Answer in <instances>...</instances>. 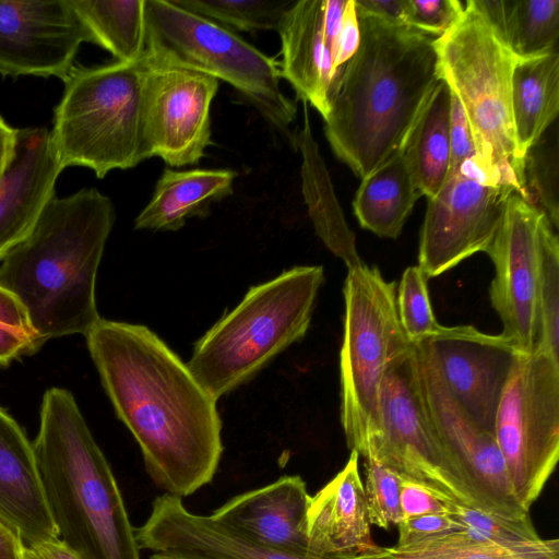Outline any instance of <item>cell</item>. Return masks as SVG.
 Here are the masks:
<instances>
[{
    "instance_id": "f6af8a7d",
    "label": "cell",
    "mask_w": 559,
    "mask_h": 559,
    "mask_svg": "<svg viewBox=\"0 0 559 559\" xmlns=\"http://www.w3.org/2000/svg\"><path fill=\"white\" fill-rule=\"evenodd\" d=\"M24 550L20 533L0 518V559H25Z\"/></svg>"
},
{
    "instance_id": "4fadbf2b",
    "label": "cell",
    "mask_w": 559,
    "mask_h": 559,
    "mask_svg": "<svg viewBox=\"0 0 559 559\" xmlns=\"http://www.w3.org/2000/svg\"><path fill=\"white\" fill-rule=\"evenodd\" d=\"M417 360L429 416L467 504L503 519H528L530 512L514 495L493 433L473 420L435 372L418 356Z\"/></svg>"
},
{
    "instance_id": "e0dca14e",
    "label": "cell",
    "mask_w": 559,
    "mask_h": 559,
    "mask_svg": "<svg viewBox=\"0 0 559 559\" xmlns=\"http://www.w3.org/2000/svg\"><path fill=\"white\" fill-rule=\"evenodd\" d=\"M87 41L70 0H0V75L62 81Z\"/></svg>"
},
{
    "instance_id": "5bb4252c",
    "label": "cell",
    "mask_w": 559,
    "mask_h": 559,
    "mask_svg": "<svg viewBox=\"0 0 559 559\" xmlns=\"http://www.w3.org/2000/svg\"><path fill=\"white\" fill-rule=\"evenodd\" d=\"M413 345L467 415L493 433L501 395L522 354L514 343L472 325H440Z\"/></svg>"
},
{
    "instance_id": "2e32d148",
    "label": "cell",
    "mask_w": 559,
    "mask_h": 559,
    "mask_svg": "<svg viewBox=\"0 0 559 559\" xmlns=\"http://www.w3.org/2000/svg\"><path fill=\"white\" fill-rule=\"evenodd\" d=\"M546 217L536 205L512 193L486 250L495 265L489 296L503 325L501 334L522 354L533 353L537 341L536 290L540 229Z\"/></svg>"
},
{
    "instance_id": "5b68a950",
    "label": "cell",
    "mask_w": 559,
    "mask_h": 559,
    "mask_svg": "<svg viewBox=\"0 0 559 559\" xmlns=\"http://www.w3.org/2000/svg\"><path fill=\"white\" fill-rule=\"evenodd\" d=\"M321 265H299L252 286L195 344L188 369L217 401L249 381L307 333Z\"/></svg>"
},
{
    "instance_id": "60d3db41",
    "label": "cell",
    "mask_w": 559,
    "mask_h": 559,
    "mask_svg": "<svg viewBox=\"0 0 559 559\" xmlns=\"http://www.w3.org/2000/svg\"><path fill=\"white\" fill-rule=\"evenodd\" d=\"M400 504L403 520L427 513H445V508L424 485L401 476Z\"/></svg>"
},
{
    "instance_id": "7402d4cb",
    "label": "cell",
    "mask_w": 559,
    "mask_h": 559,
    "mask_svg": "<svg viewBox=\"0 0 559 559\" xmlns=\"http://www.w3.org/2000/svg\"><path fill=\"white\" fill-rule=\"evenodd\" d=\"M0 518L26 546L60 539L41 487L33 444L0 406Z\"/></svg>"
},
{
    "instance_id": "d6a6232c",
    "label": "cell",
    "mask_w": 559,
    "mask_h": 559,
    "mask_svg": "<svg viewBox=\"0 0 559 559\" xmlns=\"http://www.w3.org/2000/svg\"><path fill=\"white\" fill-rule=\"evenodd\" d=\"M231 31H277L293 0H171Z\"/></svg>"
},
{
    "instance_id": "7a4b0ae2",
    "label": "cell",
    "mask_w": 559,
    "mask_h": 559,
    "mask_svg": "<svg viewBox=\"0 0 559 559\" xmlns=\"http://www.w3.org/2000/svg\"><path fill=\"white\" fill-rule=\"evenodd\" d=\"M356 13L360 43L335 73L323 120L332 151L362 179L402 148L441 78L433 37Z\"/></svg>"
},
{
    "instance_id": "ba28073f",
    "label": "cell",
    "mask_w": 559,
    "mask_h": 559,
    "mask_svg": "<svg viewBox=\"0 0 559 559\" xmlns=\"http://www.w3.org/2000/svg\"><path fill=\"white\" fill-rule=\"evenodd\" d=\"M147 66L179 67L224 81L287 134L296 104L282 91L278 63L234 31L175 4L145 0Z\"/></svg>"
},
{
    "instance_id": "cb8c5ba5",
    "label": "cell",
    "mask_w": 559,
    "mask_h": 559,
    "mask_svg": "<svg viewBox=\"0 0 559 559\" xmlns=\"http://www.w3.org/2000/svg\"><path fill=\"white\" fill-rule=\"evenodd\" d=\"M237 173L227 168L175 170L166 167L135 229L175 231L192 217H206L211 205L233 194Z\"/></svg>"
},
{
    "instance_id": "836d02e7",
    "label": "cell",
    "mask_w": 559,
    "mask_h": 559,
    "mask_svg": "<svg viewBox=\"0 0 559 559\" xmlns=\"http://www.w3.org/2000/svg\"><path fill=\"white\" fill-rule=\"evenodd\" d=\"M433 493L442 501L445 513L473 538L497 544H519L540 538L531 518L503 519L469 507L448 493L440 491Z\"/></svg>"
},
{
    "instance_id": "f35d334b",
    "label": "cell",
    "mask_w": 559,
    "mask_h": 559,
    "mask_svg": "<svg viewBox=\"0 0 559 559\" xmlns=\"http://www.w3.org/2000/svg\"><path fill=\"white\" fill-rule=\"evenodd\" d=\"M396 545H411L430 539L449 532L460 531L461 526L447 513H427L402 520L397 525Z\"/></svg>"
},
{
    "instance_id": "9a60e30c",
    "label": "cell",
    "mask_w": 559,
    "mask_h": 559,
    "mask_svg": "<svg viewBox=\"0 0 559 559\" xmlns=\"http://www.w3.org/2000/svg\"><path fill=\"white\" fill-rule=\"evenodd\" d=\"M145 68L144 132L150 158L159 157L170 168L199 164L213 145L210 110L219 81L179 67Z\"/></svg>"
},
{
    "instance_id": "603a6c76",
    "label": "cell",
    "mask_w": 559,
    "mask_h": 559,
    "mask_svg": "<svg viewBox=\"0 0 559 559\" xmlns=\"http://www.w3.org/2000/svg\"><path fill=\"white\" fill-rule=\"evenodd\" d=\"M281 37L284 78L302 102L323 117L329 111L328 94L333 81V58L324 35V0L294 1L277 29Z\"/></svg>"
},
{
    "instance_id": "4dcf8cb0",
    "label": "cell",
    "mask_w": 559,
    "mask_h": 559,
    "mask_svg": "<svg viewBox=\"0 0 559 559\" xmlns=\"http://www.w3.org/2000/svg\"><path fill=\"white\" fill-rule=\"evenodd\" d=\"M87 41L110 52L115 61L132 63L145 51V0H70Z\"/></svg>"
},
{
    "instance_id": "e575fe53",
    "label": "cell",
    "mask_w": 559,
    "mask_h": 559,
    "mask_svg": "<svg viewBox=\"0 0 559 559\" xmlns=\"http://www.w3.org/2000/svg\"><path fill=\"white\" fill-rule=\"evenodd\" d=\"M427 281V275L418 265L409 266L404 271L396 290L399 320L412 344L432 334L440 326L432 312Z\"/></svg>"
},
{
    "instance_id": "8d00e7d4",
    "label": "cell",
    "mask_w": 559,
    "mask_h": 559,
    "mask_svg": "<svg viewBox=\"0 0 559 559\" xmlns=\"http://www.w3.org/2000/svg\"><path fill=\"white\" fill-rule=\"evenodd\" d=\"M463 11L459 0H405L404 25L438 38L456 24Z\"/></svg>"
},
{
    "instance_id": "d590c367",
    "label": "cell",
    "mask_w": 559,
    "mask_h": 559,
    "mask_svg": "<svg viewBox=\"0 0 559 559\" xmlns=\"http://www.w3.org/2000/svg\"><path fill=\"white\" fill-rule=\"evenodd\" d=\"M400 488L399 474L376 462L366 461L364 490L370 525L386 530L403 520Z\"/></svg>"
},
{
    "instance_id": "7c38bea8",
    "label": "cell",
    "mask_w": 559,
    "mask_h": 559,
    "mask_svg": "<svg viewBox=\"0 0 559 559\" xmlns=\"http://www.w3.org/2000/svg\"><path fill=\"white\" fill-rule=\"evenodd\" d=\"M380 436L365 461L467 504L429 416L414 345L397 356L385 372L380 393Z\"/></svg>"
},
{
    "instance_id": "bcb514c9",
    "label": "cell",
    "mask_w": 559,
    "mask_h": 559,
    "mask_svg": "<svg viewBox=\"0 0 559 559\" xmlns=\"http://www.w3.org/2000/svg\"><path fill=\"white\" fill-rule=\"evenodd\" d=\"M16 141L17 129L9 126L0 116V180L14 157Z\"/></svg>"
},
{
    "instance_id": "1f68e13d",
    "label": "cell",
    "mask_w": 559,
    "mask_h": 559,
    "mask_svg": "<svg viewBox=\"0 0 559 559\" xmlns=\"http://www.w3.org/2000/svg\"><path fill=\"white\" fill-rule=\"evenodd\" d=\"M537 341L534 350L559 361V241L546 217L540 229L536 290Z\"/></svg>"
},
{
    "instance_id": "44dd1931",
    "label": "cell",
    "mask_w": 559,
    "mask_h": 559,
    "mask_svg": "<svg viewBox=\"0 0 559 559\" xmlns=\"http://www.w3.org/2000/svg\"><path fill=\"white\" fill-rule=\"evenodd\" d=\"M359 454L352 450L345 466L318 492L310 496L306 531L310 554L344 559L364 554L371 539Z\"/></svg>"
},
{
    "instance_id": "30bf717a",
    "label": "cell",
    "mask_w": 559,
    "mask_h": 559,
    "mask_svg": "<svg viewBox=\"0 0 559 559\" xmlns=\"http://www.w3.org/2000/svg\"><path fill=\"white\" fill-rule=\"evenodd\" d=\"M493 436L514 495L530 512L559 457V361L521 354L504 386Z\"/></svg>"
},
{
    "instance_id": "d6986e66",
    "label": "cell",
    "mask_w": 559,
    "mask_h": 559,
    "mask_svg": "<svg viewBox=\"0 0 559 559\" xmlns=\"http://www.w3.org/2000/svg\"><path fill=\"white\" fill-rule=\"evenodd\" d=\"M140 549L182 552L205 559H324L267 549L216 522L189 511L182 498L163 493L146 521L135 528Z\"/></svg>"
},
{
    "instance_id": "277c9868",
    "label": "cell",
    "mask_w": 559,
    "mask_h": 559,
    "mask_svg": "<svg viewBox=\"0 0 559 559\" xmlns=\"http://www.w3.org/2000/svg\"><path fill=\"white\" fill-rule=\"evenodd\" d=\"M32 444L60 540L82 559H141L110 465L71 392H45Z\"/></svg>"
},
{
    "instance_id": "b9f144b4",
    "label": "cell",
    "mask_w": 559,
    "mask_h": 559,
    "mask_svg": "<svg viewBox=\"0 0 559 559\" xmlns=\"http://www.w3.org/2000/svg\"><path fill=\"white\" fill-rule=\"evenodd\" d=\"M360 43V29L354 0H347L341 28L336 39L333 61V74L356 52ZM334 79V78H333Z\"/></svg>"
},
{
    "instance_id": "ab89813d",
    "label": "cell",
    "mask_w": 559,
    "mask_h": 559,
    "mask_svg": "<svg viewBox=\"0 0 559 559\" xmlns=\"http://www.w3.org/2000/svg\"><path fill=\"white\" fill-rule=\"evenodd\" d=\"M475 153L474 140L464 109L451 92L449 170L456 168L465 158Z\"/></svg>"
},
{
    "instance_id": "f546056e",
    "label": "cell",
    "mask_w": 559,
    "mask_h": 559,
    "mask_svg": "<svg viewBox=\"0 0 559 559\" xmlns=\"http://www.w3.org/2000/svg\"><path fill=\"white\" fill-rule=\"evenodd\" d=\"M519 59L557 50L559 0H475Z\"/></svg>"
},
{
    "instance_id": "484cf974",
    "label": "cell",
    "mask_w": 559,
    "mask_h": 559,
    "mask_svg": "<svg viewBox=\"0 0 559 559\" xmlns=\"http://www.w3.org/2000/svg\"><path fill=\"white\" fill-rule=\"evenodd\" d=\"M304 103V126L295 138L302 155V193L316 234L326 248L341 258L348 270L362 262L355 245L354 233L349 229L333 190L331 178L313 139L308 114Z\"/></svg>"
},
{
    "instance_id": "d4e9b609",
    "label": "cell",
    "mask_w": 559,
    "mask_h": 559,
    "mask_svg": "<svg viewBox=\"0 0 559 559\" xmlns=\"http://www.w3.org/2000/svg\"><path fill=\"white\" fill-rule=\"evenodd\" d=\"M511 111L518 152L525 160L558 116V50L518 60L512 73Z\"/></svg>"
},
{
    "instance_id": "6da1fadb",
    "label": "cell",
    "mask_w": 559,
    "mask_h": 559,
    "mask_svg": "<svg viewBox=\"0 0 559 559\" xmlns=\"http://www.w3.org/2000/svg\"><path fill=\"white\" fill-rule=\"evenodd\" d=\"M85 336L156 486L182 498L211 483L223 453L222 421L216 401L187 364L144 325L100 318Z\"/></svg>"
},
{
    "instance_id": "83f0119b",
    "label": "cell",
    "mask_w": 559,
    "mask_h": 559,
    "mask_svg": "<svg viewBox=\"0 0 559 559\" xmlns=\"http://www.w3.org/2000/svg\"><path fill=\"white\" fill-rule=\"evenodd\" d=\"M420 197L400 150L361 179L353 209L362 228L394 239Z\"/></svg>"
},
{
    "instance_id": "8fae6325",
    "label": "cell",
    "mask_w": 559,
    "mask_h": 559,
    "mask_svg": "<svg viewBox=\"0 0 559 559\" xmlns=\"http://www.w3.org/2000/svg\"><path fill=\"white\" fill-rule=\"evenodd\" d=\"M516 187L476 153L449 170L439 191L427 199L418 266L428 278L486 252Z\"/></svg>"
},
{
    "instance_id": "9c48e42d",
    "label": "cell",
    "mask_w": 559,
    "mask_h": 559,
    "mask_svg": "<svg viewBox=\"0 0 559 559\" xmlns=\"http://www.w3.org/2000/svg\"><path fill=\"white\" fill-rule=\"evenodd\" d=\"M343 293L341 423L348 448L367 460L380 436L383 378L413 344L399 320L395 283L384 280L378 267L361 263L348 270Z\"/></svg>"
},
{
    "instance_id": "8992f818",
    "label": "cell",
    "mask_w": 559,
    "mask_h": 559,
    "mask_svg": "<svg viewBox=\"0 0 559 559\" xmlns=\"http://www.w3.org/2000/svg\"><path fill=\"white\" fill-rule=\"evenodd\" d=\"M143 60L73 67L55 108L51 141L62 169L90 168L97 178L150 158L144 132Z\"/></svg>"
},
{
    "instance_id": "ee69618b",
    "label": "cell",
    "mask_w": 559,
    "mask_h": 559,
    "mask_svg": "<svg viewBox=\"0 0 559 559\" xmlns=\"http://www.w3.org/2000/svg\"><path fill=\"white\" fill-rule=\"evenodd\" d=\"M25 559H82L60 539L26 546Z\"/></svg>"
},
{
    "instance_id": "4316f807",
    "label": "cell",
    "mask_w": 559,
    "mask_h": 559,
    "mask_svg": "<svg viewBox=\"0 0 559 559\" xmlns=\"http://www.w3.org/2000/svg\"><path fill=\"white\" fill-rule=\"evenodd\" d=\"M450 105L451 91L440 79L401 148L414 183L427 199L439 191L449 173Z\"/></svg>"
},
{
    "instance_id": "74e56055",
    "label": "cell",
    "mask_w": 559,
    "mask_h": 559,
    "mask_svg": "<svg viewBox=\"0 0 559 559\" xmlns=\"http://www.w3.org/2000/svg\"><path fill=\"white\" fill-rule=\"evenodd\" d=\"M31 323L17 299L0 285V361L21 345Z\"/></svg>"
},
{
    "instance_id": "7dc6e473",
    "label": "cell",
    "mask_w": 559,
    "mask_h": 559,
    "mask_svg": "<svg viewBox=\"0 0 559 559\" xmlns=\"http://www.w3.org/2000/svg\"><path fill=\"white\" fill-rule=\"evenodd\" d=\"M147 559H205L199 556L182 554V552H171V551H155L148 556Z\"/></svg>"
},
{
    "instance_id": "f1b7e54d",
    "label": "cell",
    "mask_w": 559,
    "mask_h": 559,
    "mask_svg": "<svg viewBox=\"0 0 559 559\" xmlns=\"http://www.w3.org/2000/svg\"><path fill=\"white\" fill-rule=\"evenodd\" d=\"M344 559H559L558 538L519 544L479 540L463 530L411 545L380 547Z\"/></svg>"
},
{
    "instance_id": "52a82bcc",
    "label": "cell",
    "mask_w": 559,
    "mask_h": 559,
    "mask_svg": "<svg viewBox=\"0 0 559 559\" xmlns=\"http://www.w3.org/2000/svg\"><path fill=\"white\" fill-rule=\"evenodd\" d=\"M440 78L467 118L476 154L500 171L531 202L511 111L512 73L519 58L477 7L464 2L456 24L435 38Z\"/></svg>"
},
{
    "instance_id": "3957f363",
    "label": "cell",
    "mask_w": 559,
    "mask_h": 559,
    "mask_svg": "<svg viewBox=\"0 0 559 559\" xmlns=\"http://www.w3.org/2000/svg\"><path fill=\"white\" fill-rule=\"evenodd\" d=\"M114 222L111 200L96 188L55 195L0 262V285L21 304L41 344L86 335L99 321L96 276Z\"/></svg>"
},
{
    "instance_id": "ffe728a7",
    "label": "cell",
    "mask_w": 559,
    "mask_h": 559,
    "mask_svg": "<svg viewBox=\"0 0 559 559\" xmlns=\"http://www.w3.org/2000/svg\"><path fill=\"white\" fill-rule=\"evenodd\" d=\"M62 170L47 128L17 129L14 157L0 180V262L31 233Z\"/></svg>"
},
{
    "instance_id": "ac0fdd59",
    "label": "cell",
    "mask_w": 559,
    "mask_h": 559,
    "mask_svg": "<svg viewBox=\"0 0 559 559\" xmlns=\"http://www.w3.org/2000/svg\"><path fill=\"white\" fill-rule=\"evenodd\" d=\"M309 500L300 476H282L230 498L210 516L267 549L312 556L306 531Z\"/></svg>"
},
{
    "instance_id": "7bdbcfd3",
    "label": "cell",
    "mask_w": 559,
    "mask_h": 559,
    "mask_svg": "<svg viewBox=\"0 0 559 559\" xmlns=\"http://www.w3.org/2000/svg\"><path fill=\"white\" fill-rule=\"evenodd\" d=\"M356 10L404 25L405 0H354Z\"/></svg>"
}]
</instances>
